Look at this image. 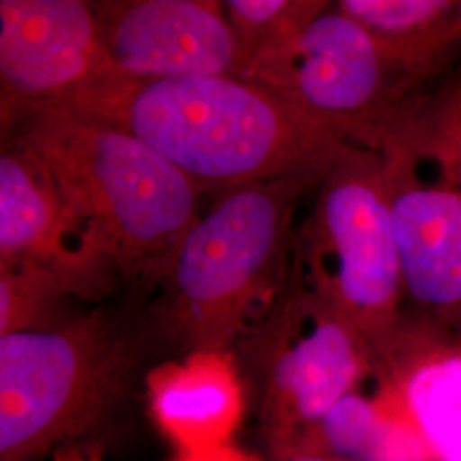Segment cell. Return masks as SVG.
<instances>
[{"label": "cell", "instance_id": "6da1fadb", "mask_svg": "<svg viewBox=\"0 0 461 461\" xmlns=\"http://www.w3.org/2000/svg\"><path fill=\"white\" fill-rule=\"evenodd\" d=\"M132 133L202 194L299 173H325L350 144L241 76L131 79L112 74L64 108Z\"/></svg>", "mask_w": 461, "mask_h": 461}, {"label": "cell", "instance_id": "7a4b0ae2", "mask_svg": "<svg viewBox=\"0 0 461 461\" xmlns=\"http://www.w3.org/2000/svg\"><path fill=\"white\" fill-rule=\"evenodd\" d=\"M243 77L378 154L441 140L461 125V68L393 49L331 7L260 50Z\"/></svg>", "mask_w": 461, "mask_h": 461}, {"label": "cell", "instance_id": "3957f363", "mask_svg": "<svg viewBox=\"0 0 461 461\" xmlns=\"http://www.w3.org/2000/svg\"><path fill=\"white\" fill-rule=\"evenodd\" d=\"M11 137L49 167L67 205L96 230L120 276L165 279L200 215L202 192L194 183L132 133L67 110L28 116Z\"/></svg>", "mask_w": 461, "mask_h": 461}, {"label": "cell", "instance_id": "277c9868", "mask_svg": "<svg viewBox=\"0 0 461 461\" xmlns=\"http://www.w3.org/2000/svg\"><path fill=\"white\" fill-rule=\"evenodd\" d=\"M325 173L234 186L198 215L163 279V320L185 346L228 350L249 327L258 303L287 276L297 209Z\"/></svg>", "mask_w": 461, "mask_h": 461}, {"label": "cell", "instance_id": "5b68a950", "mask_svg": "<svg viewBox=\"0 0 461 461\" xmlns=\"http://www.w3.org/2000/svg\"><path fill=\"white\" fill-rule=\"evenodd\" d=\"M293 264L369 347L375 371L412 337L378 152L350 146L314 190Z\"/></svg>", "mask_w": 461, "mask_h": 461}, {"label": "cell", "instance_id": "8992f818", "mask_svg": "<svg viewBox=\"0 0 461 461\" xmlns=\"http://www.w3.org/2000/svg\"><path fill=\"white\" fill-rule=\"evenodd\" d=\"M137 350L101 312L0 337V456L21 461L91 428L131 384Z\"/></svg>", "mask_w": 461, "mask_h": 461}, {"label": "cell", "instance_id": "52a82bcc", "mask_svg": "<svg viewBox=\"0 0 461 461\" xmlns=\"http://www.w3.org/2000/svg\"><path fill=\"white\" fill-rule=\"evenodd\" d=\"M379 156L409 327L430 340L461 346L458 150L430 144Z\"/></svg>", "mask_w": 461, "mask_h": 461}, {"label": "cell", "instance_id": "ba28073f", "mask_svg": "<svg viewBox=\"0 0 461 461\" xmlns=\"http://www.w3.org/2000/svg\"><path fill=\"white\" fill-rule=\"evenodd\" d=\"M248 344L280 438L296 430L314 436L330 411L375 373L369 347L303 280L293 257L284 291Z\"/></svg>", "mask_w": 461, "mask_h": 461}, {"label": "cell", "instance_id": "9c48e42d", "mask_svg": "<svg viewBox=\"0 0 461 461\" xmlns=\"http://www.w3.org/2000/svg\"><path fill=\"white\" fill-rule=\"evenodd\" d=\"M112 74L86 0H0L2 140Z\"/></svg>", "mask_w": 461, "mask_h": 461}, {"label": "cell", "instance_id": "30bf717a", "mask_svg": "<svg viewBox=\"0 0 461 461\" xmlns=\"http://www.w3.org/2000/svg\"><path fill=\"white\" fill-rule=\"evenodd\" d=\"M28 265L68 296H106L120 276L96 230L72 212L49 167L16 137L0 154V267Z\"/></svg>", "mask_w": 461, "mask_h": 461}, {"label": "cell", "instance_id": "8fae6325", "mask_svg": "<svg viewBox=\"0 0 461 461\" xmlns=\"http://www.w3.org/2000/svg\"><path fill=\"white\" fill-rule=\"evenodd\" d=\"M116 76H241L243 47L222 0H86Z\"/></svg>", "mask_w": 461, "mask_h": 461}, {"label": "cell", "instance_id": "7c38bea8", "mask_svg": "<svg viewBox=\"0 0 461 461\" xmlns=\"http://www.w3.org/2000/svg\"><path fill=\"white\" fill-rule=\"evenodd\" d=\"M148 386L159 428L182 453L228 445L241 420L243 384L228 350H192L156 367Z\"/></svg>", "mask_w": 461, "mask_h": 461}, {"label": "cell", "instance_id": "4fadbf2b", "mask_svg": "<svg viewBox=\"0 0 461 461\" xmlns=\"http://www.w3.org/2000/svg\"><path fill=\"white\" fill-rule=\"evenodd\" d=\"M375 375L436 460L461 461V346L417 337Z\"/></svg>", "mask_w": 461, "mask_h": 461}, {"label": "cell", "instance_id": "5bb4252c", "mask_svg": "<svg viewBox=\"0 0 461 461\" xmlns=\"http://www.w3.org/2000/svg\"><path fill=\"white\" fill-rule=\"evenodd\" d=\"M335 9L393 49L461 68V0H335Z\"/></svg>", "mask_w": 461, "mask_h": 461}, {"label": "cell", "instance_id": "9a60e30c", "mask_svg": "<svg viewBox=\"0 0 461 461\" xmlns=\"http://www.w3.org/2000/svg\"><path fill=\"white\" fill-rule=\"evenodd\" d=\"M314 438L348 461H438L403 415L357 390L330 411Z\"/></svg>", "mask_w": 461, "mask_h": 461}, {"label": "cell", "instance_id": "2e32d148", "mask_svg": "<svg viewBox=\"0 0 461 461\" xmlns=\"http://www.w3.org/2000/svg\"><path fill=\"white\" fill-rule=\"evenodd\" d=\"M66 297L57 280L34 267H0V337L55 325Z\"/></svg>", "mask_w": 461, "mask_h": 461}, {"label": "cell", "instance_id": "e0dca14e", "mask_svg": "<svg viewBox=\"0 0 461 461\" xmlns=\"http://www.w3.org/2000/svg\"><path fill=\"white\" fill-rule=\"evenodd\" d=\"M222 4L243 47L248 67L255 53L277 33L294 0H222Z\"/></svg>", "mask_w": 461, "mask_h": 461}, {"label": "cell", "instance_id": "ac0fdd59", "mask_svg": "<svg viewBox=\"0 0 461 461\" xmlns=\"http://www.w3.org/2000/svg\"><path fill=\"white\" fill-rule=\"evenodd\" d=\"M335 0H294V4L291 5L289 13L284 17V21L280 23L277 33L272 36V40L267 43H276L280 41L291 34L297 33L299 30H303L310 21H313L314 17L323 14L325 11H329ZM265 45V47H267ZM264 49V47H262ZM260 49V50H262ZM258 50V51H260Z\"/></svg>", "mask_w": 461, "mask_h": 461}, {"label": "cell", "instance_id": "d6986e66", "mask_svg": "<svg viewBox=\"0 0 461 461\" xmlns=\"http://www.w3.org/2000/svg\"><path fill=\"white\" fill-rule=\"evenodd\" d=\"M176 461H260L234 446L221 445L200 451H186Z\"/></svg>", "mask_w": 461, "mask_h": 461}, {"label": "cell", "instance_id": "ffe728a7", "mask_svg": "<svg viewBox=\"0 0 461 461\" xmlns=\"http://www.w3.org/2000/svg\"><path fill=\"white\" fill-rule=\"evenodd\" d=\"M284 461H339L337 458H331L329 455H321L316 451H301V453H293Z\"/></svg>", "mask_w": 461, "mask_h": 461}, {"label": "cell", "instance_id": "44dd1931", "mask_svg": "<svg viewBox=\"0 0 461 461\" xmlns=\"http://www.w3.org/2000/svg\"><path fill=\"white\" fill-rule=\"evenodd\" d=\"M57 461H101L98 456H89V455H67V456H60Z\"/></svg>", "mask_w": 461, "mask_h": 461}, {"label": "cell", "instance_id": "7402d4cb", "mask_svg": "<svg viewBox=\"0 0 461 461\" xmlns=\"http://www.w3.org/2000/svg\"><path fill=\"white\" fill-rule=\"evenodd\" d=\"M458 166H460V173H461V146L458 149Z\"/></svg>", "mask_w": 461, "mask_h": 461}]
</instances>
